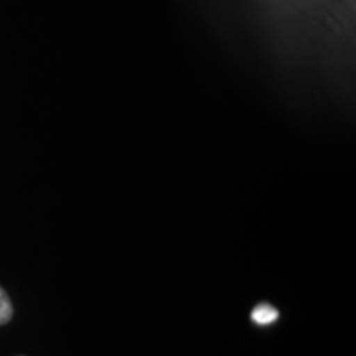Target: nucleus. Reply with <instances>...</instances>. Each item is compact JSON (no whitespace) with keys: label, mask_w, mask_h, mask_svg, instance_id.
<instances>
[{"label":"nucleus","mask_w":356,"mask_h":356,"mask_svg":"<svg viewBox=\"0 0 356 356\" xmlns=\"http://www.w3.org/2000/svg\"><path fill=\"white\" fill-rule=\"evenodd\" d=\"M252 322L256 325H261V327H266V325L274 323L275 320L279 318V312L274 309L273 305H267V304H261L257 305L251 314Z\"/></svg>","instance_id":"1"},{"label":"nucleus","mask_w":356,"mask_h":356,"mask_svg":"<svg viewBox=\"0 0 356 356\" xmlns=\"http://www.w3.org/2000/svg\"><path fill=\"white\" fill-rule=\"evenodd\" d=\"M13 309L12 302L8 299L7 292L0 287V325H6L12 320Z\"/></svg>","instance_id":"2"}]
</instances>
